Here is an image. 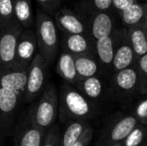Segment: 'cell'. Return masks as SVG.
<instances>
[{
    "mask_svg": "<svg viewBox=\"0 0 147 146\" xmlns=\"http://www.w3.org/2000/svg\"><path fill=\"white\" fill-rule=\"evenodd\" d=\"M96 104L84 96L74 85L61 84L58 91V118L61 123L69 120H91L96 116Z\"/></svg>",
    "mask_w": 147,
    "mask_h": 146,
    "instance_id": "cell-1",
    "label": "cell"
},
{
    "mask_svg": "<svg viewBox=\"0 0 147 146\" xmlns=\"http://www.w3.org/2000/svg\"><path fill=\"white\" fill-rule=\"evenodd\" d=\"M34 32L38 53L47 65H51L59 53L60 41L54 18L39 9L34 16Z\"/></svg>",
    "mask_w": 147,
    "mask_h": 146,
    "instance_id": "cell-2",
    "label": "cell"
},
{
    "mask_svg": "<svg viewBox=\"0 0 147 146\" xmlns=\"http://www.w3.org/2000/svg\"><path fill=\"white\" fill-rule=\"evenodd\" d=\"M29 112L32 122L42 130L46 131L55 124L58 118V90L54 84H47Z\"/></svg>",
    "mask_w": 147,
    "mask_h": 146,
    "instance_id": "cell-3",
    "label": "cell"
},
{
    "mask_svg": "<svg viewBox=\"0 0 147 146\" xmlns=\"http://www.w3.org/2000/svg\"><path fill=\"white\" fill-rule=\"evenodd\" d=\"M137 123L133 114L116 115L110 119L101 130L97 146H107L122 142Z\"/></svg>",
    "mask_w": 147,
    "mask_h": 146,
    "instance_id": "cell-4",
    "label": "cell"
},
{
    "mask_svg": "<svg viewBox=\"0 0 147 146\" xmlns=\"http://www.w3.org/2000/svg\"><path fill=\"white\" fill-rule=\"evenodd\" d=\"M48 65L38 52L28 67L27 79L23 92V101L32 103L40 96L46 87V71Z\"/></svg>",
    "mask_w": 147,
    "mask_h": 146,
    "instance_id": "cell-5",
    "label": "cell"
},
{
    "mask_svg": "<svg viewBox=\"0 0 147 146\" xmlns=\"http://www.w3.org/2000/svg\"><path fill=\"white\" fill-rule=\"evenodd\" d=\"M111 91L118 99L126 100L139 94V81L136 65L113 72Z\"/></svg>",
    "mask_w": 147,
    "mask_h": 146,
    "instance_id": "cell-6",
    "label": "cell"
},
{
    "mask_svg": "<svg viewBox=\"0 0 147 146\" xmlns=\"http://www.w3.org/2000/svg\"><path fill=\"white\" fill-rule=\"evenodd\" d=\"M22 30V26L16 20L0 28V68L14 65L18 38Z\"/></svg>",
    "mask_w": 147,
    "mask_h": 146,
    "instance_id": "cell-7",
    "label": "cell"
},
{
    "mask_svg": "<svg viewBox=\"0 0 147 146\" xmlns=\"http://www.w3.org/2000/svg\"><path fill=\"white\" fill-rule=\"evenodd\" d=\"M23 97L14 91L0 87V133H9L13 127Z\"/></svg>",
    "mask_w": 147,
    "mask_h": 146,
    "instance_id": "cell-8",
    "label": "cell"
},
{
    "mask_svg": "<svg viewBox=\"0 0 147 146\" xmlns=\"http://www.w3.org/2000/svg\"><path fill=\"white\" fill-rule=\"evenodd\" d=\"M114 36V55L112 61V72L127 68L136 64V56L128 41L126 28H118L113 32Z\"/></svg>",
    "mask_w": 147,
    "mask_h": 146,
    "instance_id": "cell-9",
    "label": "cell"
},
{
    "mask_svg": "<svg viewBox=\"0 0 147 146\" xmlns=\"http://www.w3.org/2000/svg\"><path fill=\"white\" fill-rule=\"evenodd\" d=\"M45 132L32 122L30 112L18 122L14 130V142L16 146H42Z\"/></svg>",
    "mask_w": 147,
    "mask_h": 146,
    "instance_id": "cell-10",
    "label": "cell"
},
{
    "mask_svg": "<svg viewBox=\"0 0 147 146\" xmlns=\"http://www.w3.org/2000/svg\"><path fill=\"white\" fill-rule=\"evenodd\" d=\"M54 21L62 33L89 35L87 22L71 9L60 8L54 14Z\"/></svg>",
    "mask_w": 147,
    "mask_h": 146,
    "instance_id": "cell-11",
    "label": "cell"
},
{
    "mask_svg": "<svg viewBox=\"0 0 147 146\" xmlns=\"http://www.w3.org/2000/svg\"><path fill=\"white\" fill-rule=\"evenodd\" d=\"M37 52L38 48H37V40L34 30L31 28L23 29L18 38L14 65L28 68Z\"/></svg>",
    "mask_w": 147,
    "mask_h": 146,
    "instance_id": "cell-12",
    "label": "cell"
},
{
    "mask_svg": "<svg viewBox=\"0 0 147 146\" xmlns=\"http://www.w3.org/2000/svg\"><path fill=\"white\" fill-rule=\"evenodd\" d=\"M87 22L89 36L93 41L105 36H109L116 29L113 12L93 11Z\"/></svg>",
    "mask_w": 147,
    "mask_h": 146,
    "instance_id": "cell-13",
    "label": "cell"
},
{
    "mask_svg": "<svg viewBox=\"0 0 147 146\" xmlns=\"http://www.w3.org/2000/svg\"><path fill=\"white\" fill-rule=\"evenodd\" d=\"M27 73L28 68L15 65L7 68H0V87L16 92L23 97Z\"/></svg>",
    "mask_w": 147,
    "mask_h": 146,
    "instance_id": "cell-14",
    "label": "cell"
},
{
    "mask_svg": "<svg viewBox=\"0 0 147 146\" xmlns=\"http://www.w3.org/2000/svg\"><path fill=\"white\" fill-rule=\"evenodd\" d=\"M61 47L73 56L94 53V41L86 34L62 33Z\"/></svg>",
    "mask_w": 147,
    "mask_h": 146,
    "instance_id": "cell-15",
    "label": "cell"
},
{
    "mask_svg": "<svg viewBox=\"0 0 147 146\" xmlns=\"http://www.w3.org/2000/svg\"><path fill=\"white\" fill-rule=\"evenodd\" d=\"M75 87L94 104L103 101L106 96V86L101 75H94L91 77L80 79Z\"/></svg>",
    "mask_w": 147,
    "mask_h": 146,
    "instance_id": "cell-16",
    "label": "cell"
},
{
    "mask_svg": "<svg viewBox=\"0 0 147 146\" xmlns=\"http://www.w3.org/2000/svg\"><path fill=\"white\" fill-rule=\"evenodd\" d=\"M114 32V31H113ZM94 54L103 73L112 72V61L114 55V36L113 33L94 41Z\"/></svg>",
    "mask_w": 147,
    "mask_h": 146,
    "instance_id": "cell-17",
    "label": "cell"
},
{
    "mask_svg": "<svg viewBox=\"0 0 147 146\" xmlns=\"http://www.w3.org/2000/svg\"><path fill=\"white\" fill-rule=\"evenodd\" d=\"M56 72L64 80V82L71 84V85L75 86L76 83L79 81V77H78L75 68L74 56L63 49L59 51L57 55Z\"/></svg>",
    "mask_w": 147,
    "mask_h": 146,
    "instance_id": "cell-18",
    "label": "cell"
},
{
    "mask_svg": "<svg viewBox=\"0 0 147 146\" xmlns=\"http://www.w3.org/2000/svg\"><path fill=\"white\" fill-rule=\"evenodd\" d=\"M74 61L79 80L94 75H100L101 73H103L100 63L98 62L94 53L74 56Z\"/></svg>",
    "mask_w": 147,
    "mask_h": 146,
    "instance_id": "cell-19",
    "label": "cell"
},
{
    "mask_svg": "<svg viewBox=\"0 0 147 146\" xmlns=\"http://www.w3.org/2000/svg\"><path fill=\"white\" fill-rule=\"evenodd\" d=\"M63 132L60 134V146H72L79 139L86 128L90 125L88 120H69Z\"/></svg>",
    "mask_w": 147,
    "mask_h": 146,
    "instance_id": "cell-20",
    "label": "cell"
},
{
    "mask_svg": "<svg viewBox=\"0 0 147 146\" xmlns=\"http://www.w3.org/2000/svg\"><path fill=\"white\" fill-rule=\"evenodd\" d=\"M126 35L136 59L147 54V31L143 27L137 25L126 28Z\"/></svg>",
    "mask_w": 147,
    "mask_h": 146,
    "instance_id": "cell-21",
    "label": "cell"
},
{
    "mask_svg": "<svg viewBox=\"0 0 147 146\" xmlns=\"http://www.w3.org/2000/svg\"><path fill=\"white\" fill-rule=\"evenodd\" d=\"M147 14V5L144 2L136 1L133 5L124 10L119 14L120 20L123 27L128 28L131 26L140 25Z\"/></svg>",
    "mask_w": 147,
    "mask_h": 146,
    "instance_id": "cell-22",
    "label": "cell"
},
{
    "mask_svg": "<svg viewBox=\"0 0 147 146\" xmlns=\"http://www.w3.org/2000/svg\"><path fill=\"white\" fill-rule=\"evenodd\" d=\"M13 12L15 20L23 29L32 28L34 25V14L31 0H13Z\"/></svg>",
    "mask_w": 147,
    "mask_h": 146,
    "instance_id": "cell-23",
    "label": "cell"
},
{
    "mask_svg": "<svg viewBox=\"0 0 147 146\" xmlns=\"http://www.w3.org/2000/svg\"><path fill=\"white\" fill-rule=\"evenodd\" d=\"M147 140V127L137 123L122 141V146H142Z\"/></svg>",
    "mask_w": 147,
    "mask_h": 146,
    "instance_id": "cell-24",
    "label": "cell"
},
{
    "mask_svg": "<svg viewBox=\"0 0 147 146\" xmlns=\"http://www.w3.org/2000/svg\"><path fill=\"white\" fill-rule=\"evenodd\" d=\"M136 69L139 81V94L147 95V54L136 60Z\"/></svg>",
    "mask_w": 147,
    "mask_h": 146,
    "instance_id": "cell-25",
    "label": "cell"
},
{
    "mask_svg": "<svg viewBox=\"0 0 147 146\" xmlns=\"http://www.w3.org/2000/svg\"><path fill=\"white\" fill-rule=\"evenodd\" d=\"M13 20H15L13 0H0V28H3Z\"/></svg>",
    "mask_w": 147,
    "mask_h": 146,
    "instance_id": "cell-26",
    "label": "cell"
},
{
    "mask_svg": "<svg viewBox=\"0 0 147 146\" xmlns=\"http://www.w3.org/2000/svg\"><path fill=\"white\" fill-rule=\"evenodd\" d=\"M60 134L61 131L59 126L55 123L45 132L42 146H60Z\"/></svg>",
    "mask_w": 147,
    "mask_h": 146,
    "instance_id": "cell-27",
    "label": "cell"
},
{
    "mask_svg": "<svg viewBox=\"0 0 147 146\" xmlns=\"http://www.w3.org/2000/svg\"><path fill=\"white\" fill-rule=\"evenodd\" d=\"M144 96L145 98H142L137 102L132 114L134 115L138 123L147 127V95Z\"/></svg>",
    "mask_w": 147,
    "mask_h": 146,
    "instance_id": "cell-28",
    "label": "cell"
},
{
    "mask_svg": "<svg viewBox=\"0 0 147 146\" xmlns=\"http://www.w3.org/2000/svg\"><path fill=\"white\" fill-rule=\"evenodd\" d=\"M93 11L113 12L112 0H82ZM114 13V12H113Z\"/></svg>",
    "mask_w": 147,
    "mask_h": 146,
    "instance_id": "cell-29",
    "label": "cell"
},
{
    "mask_svg": "<svg viewBox=\"0 0 147 146\" xmlns=\"http://www.w3.org/2000/svg\"><path fill=\"white\" fill-rule=\"evenodd\" d=\"M42 10L49 15H54L61 8L62 0H35Z\"/></svg>",
    "mask_w": 147,
    "mask_h": 146,
    "instance_id": "cell-30",
    "label": "cell"
},
{
    "mask_svg": "<svg viewBox=\"0 0 147 146\" xmlns=\"http://www.w3.org/2000/svg\"><path fill=\"white\" fill-rule=\"evenodd\" d=\"M93 135H94V129H93L92 125L90 124L84 130V132L79 137V139L72 146H89L93 139Z\"/></svg>",
    "mask_w": 147,
    "mask_h": 146,
    "instance_id": "cell-31",
    "label": "cell"
},
{
    "mask_svg": "<svg viewBox=\"0 0 147 146\" xmlns=\"http://www.w3.org/2000/svg\"><path fill=\"white\" fill-rule=\"evenodd\" d=\"M140 26L141 27H143L144 29L147 31V14L145 15V17H144V19H143V21H142V23L140 24Z\"/></svg>",
    "mask_w": 147,
    "mask_h": 146,
    "instance_id": "cell-32",
    "label": "cell"
},
{
    "mask_svg": "<svg viewBox=\"0 0 147 146\" xmlns=\"http://www.w3.org/2000/svg\"><path fill=\"white\" fill-rule=\"evenodd\" d=\"M107 146H122V143L118 142V143H114V144H110V145H107Z\"/></svg>",
    "mask_w": 147,
    "mask_h": 146,
    "instance_id": "cell-33",
    "label": "cell"
},
{
    "mask_svg": "<svg viewBox=\"0 0 147 146\" xmlns=\"http://www.w3.org/2000/svg\"><path fill=\"white\" fill-rule=\"evenodd\" d=\"M142 146H147V140L143 143V144H142Z\"/></svg>",
    "mask_w": 147,
    "mask_h": 146,
    "instance_id": "cell-34",
    "label": "cell"
},
{
    "mask_svg": "<svg viewBox=\"0 0 147 146\" xmlns=\"http://www.w3.org/2000/svg\"><path fill=\"white\" fill-rule=\"evenodd\" d=\"M143 2H144V3H145V4H146V5H147V0H144V1H143Z\"/></svg>",
    "mask_w": 147,
    "mask_h": 146,
    "instance_id": "cell-35",
    "label": "cell"
},
{
    "mask_svg": "<svg viewBox=\"0 0 147 146\" xmlns=\"http://www.w3.org/2000/svg\"><path fill=\"white\" fill-rule=\"evenodd\" d=\"M137 1H141V2H143V1H144V0H137Z\"/></svg>",
    "mask_w": 147,
    "mask_h": 146,
    "instance_id": "cell-36",
    "label": "cell"
}]
</instances>
